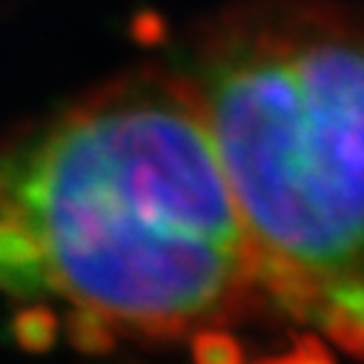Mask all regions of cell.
<instances>
[{"mask_svg":"<svg viewBox=\"0 0 364 364\" xmlns=\"http://www.w3.org/2000/svg\"><path fill=\"white\" fill-rule=\"evenodd\" d=\"M9 333L18 344V350L32 353V355H43L58 344L60 318L46 304H29V307L15 310V316L9 321Z\"/></svg>","mask_w":364,"mask_h":364,"instance_id":"cell-4","label":"cell"},{"mask_svg":"<svg viewBox=\"0 0 364 364\" xmlns=\"http://www.w3.org/2000/svg\"><path fill=\"white\" fill-rule=\"evenodd\" d=\"M193 361L196 364H244V347L241 341L218 327L196 330L193 336Z\"/></svg>","mask_w":364,"mask_h":364,"instance_id":"cell-6","label":"cell"},{"mask_svg":"<svg viewBox=\"0 0 364 364\" xmlns=\"http://www.w3.org/2000/svg\"><path fill=\"white\" fill-rule=\"evenodd\" d=\"M66 338L83 355H109L118 341L115 324L107 316L80 304L66 313Z\"/></svg>","mask_w":364,"mask_h":364,"instance_id":"cell-5","label":"cell"},{"mask_svg":"<svg viewBox=\"0 0 364 364\" xmlns=\"http://www.w3.org/2000/svg\"><path fill=\"white\" fill-rule=\"evenodd\" d=\"M261 364H336L333 355L324 350V344L313 336H301L290 353L284 355H272V358H264Z\"/></svg>","mask_w":364,"mask_h":364,"instance_id":"cell-7","label":"cell"},{"mask_svg":"<svg viewBox=\"0 0 364 364\" xmlns=\"http://www.w3.org/2000/svg\"><path fill=\"white\" fill-rule=\"evenodd\" d=\"M255 247V287L301 321L364 284V9L258 0L196 32L181 69Z\"/></svg>","mask_w":364,"mask_h":364,"instance_id":"cell-2","label":"cell"},{"mask_svg":"<svg viewBox=\"0 0 364 364\" xmlns=\"http://www.w3.org/2000/svg\"><path fill=\"white\" fill-rule=\"evenodd\" d=\"M316 324L341 350L364 358V284H344L327 290Z\"/></svg>","mask_w":364,"mask_h":364,"instance_id":"cell-3","label":"cell"},{"mask_svg":"<svg viewBox=\"0 0 364 364\" xmlns=\"http://www.w3.org/2000/svg\"><path fill=\"white\" fill-rule=\"evenodd\" d=\"M52 290L149 338L250 307L255 247L190 80L121 75L0 149Z\"/></svg>","mask_w":364,"mask_h":364,"instance_id":"cell-1","label":"cell"}]
</instances>
